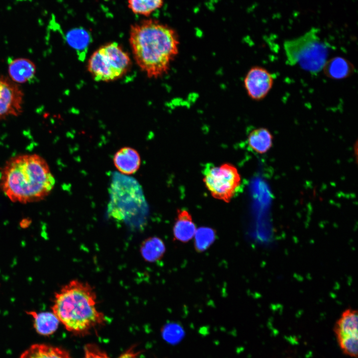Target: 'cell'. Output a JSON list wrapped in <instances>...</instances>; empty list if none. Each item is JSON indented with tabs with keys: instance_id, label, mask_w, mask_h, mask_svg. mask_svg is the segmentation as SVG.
I'll use <instances>...</instances> for the list:
<instances>
[{
	"instance_id": "obj_14",
	"label": "cell",
	"mask_w": 358,
	"mask_h": 358,
	"mask_svg": "<svg viewBox=\"0 0 358 358\" xmlns=\"http://www.w3.org/2000/svg\"><path fill=\"white\" fill-rule=\"evenodd\" d=\"M322 71L324 75L330 79L343 80L352 76L355 71V68L347 59L337 56L328 59Z\"/></svg>"
},
{
	"instance_id": "obj_11",
	"label": "cell",
	"mask_w": 358,
	"mask_h": 358,
	"mask_svg": "<svg viewBox=\"0 0 358 358\" xmlns=\"http://www.w3.org/2000/svg\"><path fill=\"white\" fill-rule=\"evenodd\" d=\"M36 72L35 63L27 58L14 59L8 65L9 78L17 84H24L31 80Z\"/></svg>"
},
{
	"instance_id": "obj_2",
	"label": "cell",
	"mask_w": 358,
	"mask_h": 358,
	"mask_svg": "<svg viewBox=\"0 0 358 358\" xmlns=\"http://www.w3.org/2000/svg\"><path fill=\"white\" fill-rule=\"evenodd\" d=\"M55 184L47 162L35 154L13 157L0 171V189L13 202L25 204L43 200Z\"/></svg>"
},
{
	"instance_id": "obj_21",
	"label": "cell",
	"mask_w": 358,
	"mask_h": 358,
	"mask_svg": "<svg viewBox=\"0 0 358 358\" xmlns=\"http://www.w3.org/2000/svg\"><path fill=\"white\" fill-rule=\"evenodd\" d=\"M84 358H110L108 355L94 344H88L84 347ZM136 354L127 353L119 358H134Z\"/></svg>"
},
{
	"instance_id": "obj_10",
	"label": "cell",
	"mask_w": 358,
	"mask_h": 358,
	"mask_svg": "<svg viewBox=\"0 0 358 358\" xmlns=\"http://www.w3.org/2000/svg\"><path fill=\"white\" fill-rule=\"evenodd\" d=\"M273 83V75L261 66L251 68L244 79V86L248 95L256 101L264 99L271 90Z\"/></svg>"
},
{
	"instance_id": "obj_22",
	"label": "cell",
	"mask_w": 358,
	"mask_h": 358,
	"mask_svg": "<svg viewBox=\"0 0 358 358\" xmlns=\"http://www.w3.org/2000/svg\"><path fill=\"white\" fill-rule=\"evenodd\" d=\"M69 43L75 48H82L87 45L88 41V34L83 30H73L67 35Z\"/></svg>"
},
{
	"instance_id": "obj_8",
	"label": "cell",
	"mask_w": 358,
	"mask_h": 358,
	"mask_svg": "<svg viewBox=\"0 0 358 358\" xmlns=\"http://www.w3.org/2000/svg\"><path fill=\"white\" fill-rule=\"evenodd\" d=\"M111 215L118 219L123 220L132 215H134L135 211L142 208L144 198L137 183L133 180L130 187L127 199H125L120 191L112 183L111 186Z\"/></svg>"
},
{
	"instance_id": "obj_3",
	"label": "cell",
	"mask_w": 358,
	"mask_h": 358,
	"mask_svg": "<svg viewBox=\"0 0 358 358\" xmlns=\"http://www.w3.org/2000/svg\"><path fill=\"white\" fill-rule=\"evenodd\" d=\"M97 304L94 288L88 282L73 279L55 293L52 311L67 331L85 336L106 322Z\"/></svg>"
},
{
	"instance_id": "obj_13",
	"label": "cell",
	"mask_w": 358,
	"mask_h": 358,
	"mask_svg": "<svg viewBox=\"0 0 358 358\" xmlns=\"http://www.w3.org/2000/svg\"><path fill=\"white\" fill-rule=\"evenodd\" d=\"M196 230L190 214L184 209L178 210L173 230L174 240L187 243L192 239Z\"/></svg>"
},
{
	"instance_id": "obj_23",
	"label": "cell",
	"mask_w": 358,
	"mask_h": 358,
	"mask_svg": "<svg viewBox=\"0 0 358 358\" xmlns=\"http://www.w3.org/2000/svg\"><path fill=\"white\" fill-rule=\"evenodd\" d=\"M29 224H30V222H29L28 220L24 219L21 222L20 226L23 228H25L28 227Z\"/></svg>"
},
{
	"instance_id": "obj_9",
	"label": "cell",
	"mask_w": 358,
	"mask_h": 358,
	"mask_svg": "<svg viewBox=\"0 0 358 358\" xmlns=\"http://www.w3.org/2000/svg\"><path fill=\"white\" fill-rule=\"evenodd\" d=\"M23 100L24 93L18 84L0 75V119L20 115Z\"/></svg>"
},
{
	"instance_id": "obj_1",
	"label": "cell",
	"mask_w": 358,
	"mask_h": 358,
	"mask_svg": "<svg viewBox=\"0 0 358 358\" xmlns=\"http://www.w3.org/2000/svg\"><path fill=\"white\" fill-rule=\"evenodd\" d=\"M129 41L137 64L150 78L166 74L179 53L177 32L156 19H144L132 24Z\"/></svg>"
},
{
	"instance_id": "obj_6",
	"label": "cell",
	"mask_w": 358,
	"mask_h": 358,
	"mask_svg": "<svg viewBox=\"0 0 358 358\" xmlns=\"http://www.w3.org/2000/svg\"><path fill=\"white\" fill-rule=\"evenodd\" d=\"M203 174L206 187L216 199L229 202L240 189L241 176L237 168L231 164L219 166L207 165Z\"/></svg>"
},
{
	"instance_id": "obj_7",
	"label": "cell",
	"mask_w": 358,
	"mask_h": 358,
	"mask_svg": "<svg viewBox=\"0 0 358 358\" xmlns=\"http://www.w3.org/2000/svg\"><path fill=\"white\" fill-rule=\"evenodd\" d=\"M358 313L352 308L345 310L336 322L334 332L345 354L357 358L358 354Z\"/></svg>"
},
{
	"instance_id": "obj_12",
	"label": "cell",
	"mask_w": 358,
	"mask_h": 358,
	"mask_svg": "<svg viewBox=\"0 0 358 358\" xmlns=\"http://www.w3.org/2000/svg\"><path fill=\"white\" fill-rule=\"evenodd\" d=\"M116 168L121 174L130 175L139 169L141 159L138 152L131 147H123L116 152L113 157Z\"/></svg>"
},
{
	"instance_id": "obj_19",
	"label": "cell",
	"mask_w": 358,
	"mask_h": 358,
	"mask_svg": "<svg viewBox=\"0 0 358 358\" xmlns=\"http://www.w3.org/2000/svg\"><path fill=\"white\" fill-rule=\"evenodd\" d=\"M194 237L195 251L200 253L207 250L214 242L216 233L211 227L202 226L196 230Z\"/></svg>"
},
{
	"instance_id": "obj_15",
	"label": "cell",
	"mask_w": 358,
	"mask_h": 358,
	"mask_svg": "<svg viewBox=\"0 0 358 358\" xmlns=\"http://www.w3.org/2000/svg\"><path fill=\"white\" fill-rule=\"evenodd\" d=\"M26 313L33 318V327L39 335L47 336L52 335L58 328L60 322L52 311H28Z\"/></svg>"
},
{
	"instance_id": "obj_5",
	"label": "cell",
	"mask_w": 358,
	"mask_h": 358,
	"mask_svg": "<svg viewBox=\"0 0 358 358\" xmlns=\"http://www.w3.org/2000/svg\"><path fill=\"white\" fill-rule=\"evenodd\" d=\"M131 65L127 52L116 42L102 45L89 59L88 70L98 82H110L125 75Z\"/></svg>"
},
{
	"instance_id": "obj_16",
	"label": "cell",
	"mask_w": 358,
	"mask_h": 358,
	"mask_svg": "<svg viewBox=\"0 0 358 358\" xmlns=\"http://www.w3.org/2000/svg\"><path fill=\"white\" fill-rule=\"evenodd\" d=\"M19 358H72L65 350L45 344H35L25 350Z\"/></svg>"
},
{
	"instance_id": "obj_4",
	"label": "cell",
	"mask_w": 358,
	"mask_h": 358,
	"mask_svg": "<svg viewBox=\"0 0 358 358\" xmlns=\"http://www.w3.org/2000/svg\"><path fill=\"white\" fill-rule=\"evenodd\" d=\"M283 47L287 64L298 66L312 75L321 72L328 59L329 47L315 28L299 37L285 40Z\"/></svg>"
},
{
	"instance_id": "obj_17",
	"label": "cell",
	"mask_w": 358,
	"mask_h": 358,
	"mask_svg": "<svg viewBox=\"0 0 358 358\" xmlns=\"http://www.w3.org/2000/svg\"><path fill=\"white\" fill-rule=\"evenodd\" d=\"M273 136L268 129L264 127L256 128L248 135L247 142L255 152L263 154L268 151L273 144Z\"/></svg>"
},
{
	"instance_id": "obj_18",
	"label": "cell",
	"mask_w": 358,
	"mask_h": 358,
	"mask_svg": "<svg viewBox=\"0 0 358 358\" xmlns=\"http://www.w3.org/2000/svg\"><path fill=\"white\" fill-rule=\"evenodd\" d=\"M140 252L143 258L150 263L160 260L165 254L166 246L163 241L157 237L146 239L142 244Z\"/></svg>"
},
{
	"instance_id": "obj_20",
	"label": "cell",
	"mask_w": 358,
	"mask_h": 358,
	"mask_svg": "<svg viewBox=\"0 0 358 358\" xmlns=\"http://www.w3.org/2000/svg\"><path fill=\"white\" fill-rule=\"evenodd\" d=\"M163 0H128V6L136 14L149 16L162 7Z\"/></svg>"
}]
</instances>
